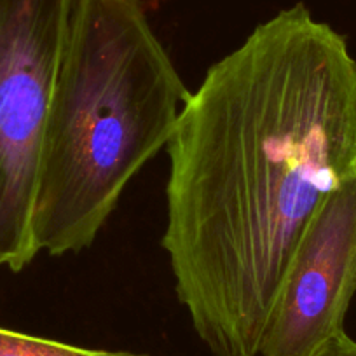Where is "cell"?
Here are the masks:
<instances>
[{
	"label": "cell",
	"instance_id": "obj_1",
	"mask_svg": "<svg viewBox=\"0 0 356 356\" xmlns=\"http://www.w3.org/2000/svg\"><path fill=\"white\" fill-rule=\"evenodd\" d=\"M163 248L215 356H259L325 196L356 177V60L304 4L208 68L166 145Z\"/></svg>",
	"mask_w": 356,
	"mask_h": 356
},
{
	"label": "cell",
	"instance_id": "obj_4",
	"mask_svg": "<svg viewBox=\"0 0 356 356\" xmlns=\"http://www.w3.org/2000/svg\"><path fill=\"white\" fill-rule=\"evenodd\" d=\"M356 293V177L307 222L286 267L259 356H313L344 332Z\"/></svg>",
	"mask_w": 356,
	"mask_h": 356
},
{
	"label": "cell",
	"instance_id": "obj_5",
	"mask_svg": "<svg viewBox=\"0 0 356 356\" xmlns=\"http://www.w3.org/2000/svg\"><path fill=\"white\" fill-rule=\"evenodd\" d=\"M0 356H150L143 353L107 351L65 344L53 339L35 337L22 332L0 328Z\"/></svg>",
	"mask_w": 356,
	"mask_h": 356
},
{
	"label": "cell",
	"instance_id": "obj_6",
	"mask_svg": "<svg viewBox=\"0 0 356 356\" xmlns=\"http://www.w3.org/2000/svg\"><path fill=\"white\" fill-rule=\"evenodd\" d=\"M313 356H356V341H353L344 330L335 335V337H332Z\"/></svg>",
	"mask_w": 356,
	"mask_h": 356
},
{
	"label": "cell",
	"instance_id": "obj_2",
	"mask_svg": "<svg viewBox=\"0 0 356 356\" xmlns=\"http://www.w3.org/2000/svg\"><path fill=\"white\" fill-rule=\"evenodd\" d=\"M189 98L145 0H77L44 135L39 253L93 245L128 184L168 145Z\"/></svg>",
	"mask_w": 356,
	"mask_h": 356
},
{
	"label": "cell",
	"instance_id": "obj_3",
	"mask_svg": "<svg viewBox=\"0 0 356 356\" xmlns=\"http://www.w3.org/2000/svg\"><path fill=\"white\" fill-rule=\"evenodd\" d=\"M77 0H0V267L37 255L33 217L47 114Z\"/></svg>",
	"mask_w": 356,
	"mask_h": 356
}]
</instances>
